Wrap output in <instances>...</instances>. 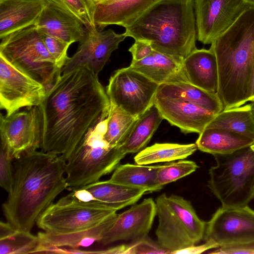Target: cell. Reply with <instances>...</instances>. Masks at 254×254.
Returning a JSON list of instances; mask_svg holds the SVG:
<instances>
[{
  "label": "cell",
  "mask_w": 254,
  "mask_h": 254,
  "mask_svg": "<svg viewBox=\"0 0 254 254\" xmlns=\"http://www.w3.org/2000/svg\"><path fill=\"white\" fill-rule=\"evenodd\" d=\"M39 106L41 150L66 161L88 131L107 117L110 101L98 75L82 66L61 74Z\"/></svg>",
  "instance_id": "cell-1"
},
{
  "label": "cell",
  "mask_w": 254,
  "mask_h": 254,
  "mask_svg": "<svg viewBox=\"0 0 254 254\" xmlns=\"http://www.w3.org/2000/svg\"><path fill=\"white\" fill-rule=\"evenodd\" d=\"M65 164L61 156L37 149L15 159L12 188L2 209L15 230L31 232L43 212L68 188Z\"/></svg>",
  "instance_id": "cell-2"
},
{
  "label": "cell",
  "mask_w": 254,
  "mask_h": 254,
  "mask_svg": "<svg viewBox=\"0 0 254 254\" xmlns=\"http://www.w3.org/2000/svg\"><path fill=\"white\" fill-rule=\"evenodd\" d=\"M218 71L217 93L224 109L250 101L254 77V6L211 44Z\"/></svg>",
  "instance_id": "cell-3"
},
{
  "label": "cell",
  "mask_w": 254,
  "mask_h": 254,
  "mask_svg": "<svg viewBox=\"0 0 254 254\" xmlns=\"http://www.w3.org/2000/svg\"><path fill=\"white\" fill-rule=\"evenodd\" d=\"M194 0H159L130 26L125 34L150 42L155 51L185 60L196 50Z\"/></svg>",
  "instance_id": "cell-4"
},
{
  "label": "cell",
  "mask_w": 254,
  "mask_h": 254,
  "mask_svg": "<svg viewBox=\"0 0 254 254\" xmlns=\"http://www.w3.org/2000/svg\"><path fill=\"white\" fill-rule=\"evenodd\" d=\"M107 117L92 128L66 161L68 188L77 189L99 181L114 171L127 154L105 139Z\"/></svg>",
  "instance_id": "cell-5"
},
{
  "label": "cell",
  "mask_w": 254,
  "mask_h": 254,
  "mask_svg": "<svg viewBox=\"0 0 254 254\" xmlns=\"http://www.w3.org/2000/svg\"><path fill=\"white\" fill-rule=\"evenodd\" d=\"M208 186L224 207H244L254 198V144L229 154L213 155Z\"/></svg>",
  "instance_id": "cell-6"
},
{
  "label": "cell",
  "mask_w": 254,
  "mask_h": 254,
  "mask_svg": "<svg viewBox=\"0 0 254 254\" xmlns=\"http://www.w3.org/2000/svg\"><path fill=\"white\" fill-rule=\"evenodd\" d=\"M0 55L14 67L43 84L47 92L61 75L36 24L0 39Z\"/></svg>",
  "instance_id": "cell-7"
},
{
  "label": "cell",
  "mask_w": 254,
  "mask_h": 254,
  "mask_svg": "<svg viewBox=\"0 0 254 254\" xmlns=\"http://www.w3.org/2000/svg\"><path fill=\"white\" fill-rule=\"evenodd\" d=\"M155 201L159 222L155 234L162 248L172 254L195 245L203 239L206 223L199 218L190 201L165 193Z\"/></svg>",
  "instance_id": "cell-8"
},
{
  "label": "cell",
  "mask_w": 254,
  "mask_h": 254,
  "mask_svg": "<svg viewBox=\"0 0 254 254\" xmlns=\"http://www.w3.org/2000/svg\"><path fill=\"white\" fill-rule=\"evenodd\" d=\"M116 212L99 202L81 201L69 193L52 203L36 224L49 234H68L97 226L116 215Z\"/></svg>",
  "instance_id": "cell-9"
},
{
  "label": "cell",
  "mask_w": 254,
  "mask_h": 254,
  "mask_svg": "<svg viewBox=\"0 0 254 254\" xmlns=\"http://www.w3.org/2000/svg\"><path fill=\"white\" fill-rule=\"evenodd\" d=\"M159 86L128 66L114 72L106 90L110 103L138 118L154 105Z\"/></svg>",
  "instance_id": "cell-10"
},
{
  "label": "cell",
  "mask_w": 254,
  "mask_h": 254,
  "mask_svg": "<svg viewBox=\"0 0 254 254\" xmlns=\"http://www.w3.org/2000/svg\"><path fill=\"white\" fill-rule=\"evenodd\" d=\"M1 145L12 159L41 147L42 117L39 106L25 108L9 116L0 115Z\"/></svg>",
  "instance_id": "cell-11"
},
{
  "label": "cell",
  "mask_w": 254,
  "mask_h": 254,
  "mask_svg": "<svg viewBox=\"0 0 254 254\" xmlns=\"http://www.w3.org/2000/svg\"><path fill=\"white\" fill-rule=\"evenodd\" d=\"M47 93L44 85L0 55V107L9 116L23 108L39 106Z\"/></svg>",
  "instance_id": "cell-12"
},
{
  "label": "cell",
  "mask_w": 254,
  "mask_h": 254,
  "mask_svg": "<svg viewBox=\"0 0 254 254\" xmlns=\"http://www.w3.org/2000/svg\"><path fill=\"white\" fill-rule=\"evenodd\" d=\"M203 239L217 248L254 240V210L221 206L206 223Z\"/></svg>",
  "instance_id": "cell-13"
},
{
  "label": "cell",
  "mask_w": 254,
  "mask_h": 254,
  "mask_svg": "<svg viewBox=\"0 0 254 254\" xmlns=\"http://www.w3.org/2000/svg\"><path fill=\"white\" fill-rule=\"evenodd\" d=\"M197 39L211 44L247 9L252 6L244 0H194Z\"/></svg>",
  "instance_id": "cell-14"
},
{
  "label": "cell",
  "mask_w": 254,
  "mask_h": 254,
  "mask_svg": "<svg viewBox=\"0 0 254 254\" xmlns=\"http://www.w3.org/2000/svg\"><path fill=\"white\" fill-rule=\"evenodd\" d=\"M127 37L125 33L117 34L111 29L100 30L96 27H85L83 38L79 42L76 52L69 58L62 68L63 74L77 67L86 66L98 75L109 61L111 54Z\"/></svg>",
  "instance_id": "cell-15"
},
{
  "label": "cell",
  "mask_w": 254,
  "mask_h": 254,
  "mask_svg": "<svg viewBox=\"0 0 254 254\" xmlns=\"http://www.w3.org/2000/svg\"><path fill=\"white\" fill-rule=\"evenodd\" d=\"M156 215L152 198L133 204L126 211L117 214L99 243L107 245L119 241H134L147 236Z\"/></svg>",
  "instance_id": "cell-16"
},
{
  "label": "cell",
  "mask_w": 254,
  "mask_h": 254,
  "mask_svg": "<svg viewBox=\"0 0 254 254\" xmlns=\"http://www.w3.org/2000/svg\"><path fill=\"white\" fill-rule=\"evenodd\" d=\"M154 105L163 119L184 133L200 134L216 114L182 100L156 96Z\"/></svg>",
  "instance_id": "cell-17"
},
{
  "label": "cell",
  "mask_w": 254,
  "mask_h": 254,
  "mask_svg": "<svg viewBox=\"0 0 254 254\" xmlns=\"http://www.w3.org/2000/svg\"><path fill=\"white\" fill-rule=\"evenodd\" d=\"M45 1L46 5L36 23L37 28L69 45L81 41L85 34L82 21L65 6Z\"/></svg>",
  "instance_id": "cell-18"
},
{
  "label": "cell",
  "mask_w": 254,
  "mask_h": 254,
  "mask_svg": "<svg viewBox=\"0 0 254 254\" xmlns=\"http://www.w3.org/2000/svg\"><path fill=\"white\" fill-rule=\"evenodd\" d=\"M158 0H108L97 4L94 15L95 26L100 30L111 25L126 28Z\"/></svg>",
  "instance_id": "cell-19"
},
{
  "label": "cell",
  "mask_w": 254,
  "mask_h": 254,
  "mask_svg": "<svg viewBox=\"0 0 254 254\" xmlns=\"http://www.w3.org/2000/svg\"><path fill=\"white\" fill-rule=\"evenodd\" d=\"M184 60L154 51L150 55L140 61H131L128 67L159 85L190 83L184 66Z\"/></svg>",
  "instance_id": "cell-20"
},
{
  "label": "cell",
  "mask_w": 254,
  "mask_h": 254,
  "mask_svg": "<svg viewBox=\"0 0 254 254\" xmlns=\"http://www.w3.org/2000/svg\"><path fill=\"white\" fill-rule=\"evenodd\" d=\"M46 4L45 0H0V39L36 24Z\"/></svg>",
  "instance_id": "cell-21"
},
{
  "label": "cell",
  "mask_w": 254,
  "mask_h": 254,
  "mask_svg": "<svg viewBox=\"0 0 254 254\" xmlns=\"http://www.w3.org/2000/svg\"><path fill=\"white\" fill-rule=\"evenodd\" d=\"M184 66L190 82L208 91L217 92L218 71L216 55L211 47L196 49L184 60Z\"/></svg>",
  "instance_id": "cell-22"
},
{
  "label": "cell",
  "mask_w": 254,
  "mask_h": 254,
  "mask_svg": "<svg viewBox=\"0 0 254 254\" xmlns=\"http://www.w3.org/2000/svg\"><path fill=\"white\" fill-rule=\"evenodd\" d=\"M197 149L211 154H229L254 144L245 135L221 128H205L195 143Z\"/></svg>",
  "instance_id": "cell-23"
},
{
  "label": "cell",
  "mask_w": 254,
  "mask_h": 254,
  "mask_svg": "<svg viewBox=\"0 0 254 254\" xmlns=\"http://www.w3.org/2000/svg\"><path fill=\"white\" fill-rule=\"evenodd\" d=\"M91 192L94 200L117 211L138 201L148 193L144 189L136 188L110 181H98L83 187Z\"/></svg>",
  "instance_id": "cell-24"
},
{
  "label": "cell",
  "mask_w": 254,
  "mask_h": 254,
  "mask_svg": "<svg viewBox=\"0 0 254 254\" xmlns=\"http://www.w3.org/2000/svg\"><path fill=\"white\" fill-rule=\"evenodd\" d=\"M156 96L182 100L217 114L224 109L217 92L207 91L190 83L180 82L160 85Z\"/></svg>",
  "instance_id": "cell-25"
},
{
  "label": "cell",
  "mask_w": 254,
  "mask_h": 254,
  "mask_svg": "<svg viewBox=\"0 0 254 254\" xmlns=\"http://www.w3.org/2000/svg\"><path fill=\"white\" fill-rule=\"evenodd\" d=\"M116 215L97 226L74 233L53 235L45 232H39L37 235L42 242L39 254H43L46 250L50 248L80 249V247L89 246L95 242L99 243Z\"/></svg>",
  "instance_id": "cell-26"
},
{
  "label": "cell",
  "mask_w": 254,
  "mask_h": 254,
  "mask_svg": "<svg viewBox=\"0 0 254 254\" xmlns=\"http://www.w3.org/2000/svg\"><path fill=\"white\" fill-rule=\"evenodd\" d=\"M159 167V165H120L109 180L128 187L144 189L148 192L159 191L163 188L158 184L157 180Z\"/></svg>",
  "instance_id": "cell-27"
},
{
  "label": "cell",
  "mask_w": 254,
  "mask_h": 254,
  "mask_svg": "<svg viewBox=\"0 0 254 254\" xmlns=\"http://www.w3.org/2000/svg\"><path fill=\"white\" fill-rule=\"evenodd\" d=\"M163 120L154 105L138 118L127 139L121 146L124 151L127 154L138 152L144 149Z\"/></svg>",
  "instance_id": "cell-28"
},
{
  "label": "cell",
  "mask_w": 254,
  "mask_h": 254,
  "mask_svg": "<svg viewBox=\"0 0 254 254\" xmlns=\"http://www.w3.org/2000/svg\"><path fill=\"white\" fill-rule=\"evenodd\" d=\"M197 149L195 143H156L138 152L134 160L136 164L141 165L170 162L186 159Z\"/></svg>",
  "instance_id": "cell-29"
},
{
  "label": "cell",
  "mask_w": 254,
  "mask_h": 254,
  "mask_svg": "<svg viewBox=\"0 0 254 254\" xmlns=\"http://www.w3.org/2000/svg\"><path fill=\"white\" fill-rule=\"evenodd\" d=\"M206 128H221L254 139V112L250 104L224 109L216 114Z\"/></svg>",
  "instance_id": "cell-30"
},
{
  "label": "cell",
  "mask_w": 254,
  "mask_h": 254,
  "mask_svg": "<svg viewBox=\"0 0 254 254\" xmlns=\"http://www.w3.org/2000/svg\"><path fill=\"white\" fill-rule=\"evenodd\" d=\"M106 119L105 140L112 146L121 147L127 139L138 118L127 114L110 103Z\"/></svg>",
  "instance_id": "cell-31"
},
{
  "label": "cell",
  "mask_w": 254,
  "mask_h": 254,
  "mask_svg": "<svg viewBox=\"0 0 254 254\" xmlns=\"http://www.w3.org/2000/svg\"><path fill=\"white\" fill-rule=\"evenodd\" d=\"M41 240L31 232L15 230L10 236L0 239V254H39Z\"/></svg>",
  "instance_id": "cell-32"
},
{
  "label": "cell",
  "mask_w": 254,
  "mask_h": 254,
  "mask_svg": "<svg viewBox=\"0 0 254 254\" xmlns=\"http://www.w3.org/2000/svg\"><path fill=\"white\" fill-rule=\"evenodd\" d=\"M198 167L195 162L184 159L159 165L157 173V182L163 187L190 174Z\"/></svg>",
  "instance_id": "cell-33"
},
{
  "label": "cell",
  "mask_w": 254,
  "mask_h": 254,
  "mask_svg": "<svg viewBox=\"0 0 254 254\" xmlns=\"http://www.w3.org/2000/svg\"><path fill=\"white\" fill-rule=\"evenodd\" d=\"M102 254H171V252L162 248L157 242H154L147 236L128 244L103 250Z\"/></svg>",
  "instance_id": "cell-34"
},
{
  "label": "cell",
  "mask_w": 254,
  "mask_h": 254,
  "mask_svg": "<svg viewBox=\"0 0 254 254\" xmlns=\"http://www.w3.org/2000/svg\"><path fill=\"white\" fill-rule=\"evenodd\" d=\"M62 5L75 14L85 27H96L94 21L95 4L93 0H47Z\"/></svg>",
  "instance_id": "cell-35"
},
{
  "label": "cell",
  "mask_w": 254,
  "mask_h": 254,
  "mask_svg": "<svg viewBox=\"0 0 254 254\" xmlns=\"http://www.w3.org/2000/svg\"><path fill=\"white\" fill-rule=\"evenodd\" d=\"M42 41L50 55L61 69L68 59L67 51L70 45L49 33L38 29Z\"/></svg>",
  "instance_id": "cell-36"
},
{
  "label": "cell",
  "mask_w": 254,
  "mask_h": 254,
  "mask_svg": "<svg viewBox=\"0 0 254 254\" xmlns=\"http://www.w3.org/2000/svg\"><path fill=\"white\" fill-rule=\"evenodd\" d=\"M12 158L7 149L1 145L0 154V185L8 193L12 190L14 170Z\"/></svg>",
  "instance_id": "cell-37"
},
{
  "label": "cell",
  "mask_w": 254,
  "mask_h": 254,
  "mask_svg": "<svg viewBox=\"0 0 254 254\" xmlns=\"http://www.w3.org/2000/svg\"><path fill=\"white\" fill-rule=\"evenodd\" d=\"M211 254H254V240L246 243L220 247L209 253Z\"/></svg>",
  "instance_id": "cell-38"
},
{
  "label": "cell",
  "mask_w": 254,
  "mask_h": 254,
  "mask_svg": "<svg viewBox=\"0 0 254 254\" xmlns=\"http://www.w3.org/2000/svg\"><path fill=\"white\" fill-rule=\"evenodd\" d=\"M150 42L136 40L128 49L132 55V61H139L150 55L154 51Z\"/></svg>",
  "instance_id": "cell-39"
},
{
  "label": "cell",
  "mask_w": 254,
  "mask_h": 254,
  "mask_svg": "<svg viewBox=\"0 0 254 254\" xmlns=\"http://www.w3.org/2000/svg\"><path fill=\"white\" fill-rule=\"evenodd\" d=\"M217 248V246L210 241H205V243L199 246L193 245L179 251L173 252V254H197L202 253L204 252Z\"/></svg>",
  "instance_id": "cell-40"
},
{
  "label": "cell",
  "mask_w": 254,
  "mask_h": 254,
  "mask_svg": "<svg viewBox=\"0 0 254 254\" xmlns=\"http://www.w3.org/2000/svg\"><path fill=\"white\" fill-rule=\"evenodd\" d=\"M70 194L77 199L84 202L94 201V198L90 191L84 188L72 190Z\"/></svg>",
  "instance_id": "cell-41"
},
{
  "label": "cell",
  "mask_w": 254,
  "mask_h": 254,
  "mask_svg": "<svg viewBox=\"0 0 254 254\" xmlns=\"http://www.w3.org/2000/svg\"><path fill=\"white\" fill-rule=\"evenodd\" d=\"M16 230L8 222L0 223V239L11 235Z\"/></svg>",
  "instance_id": "cell-42"
},
{
  "label": "cell",
  "mask_w": 254,
  "mask_h": 254,
  "mask_svg": "<svg viewBox=\"0 0 254 254\" xmlns=\"http://www.w3.org/2000/svg\"><path fill=\"white\" fill-rule=\"evenodd\" d=\"M250 101H251V102L254 101V77L253 84H252L251 96Z\"/></svg>",
  "instance_id": "cell-43"
},
{
  "label": "cell",
  "mask_w": 254,
  "mask_h": 254,
  "mask_svg": "<svg viewBox=\"0 0 254 254\" xmlns=\"http://www.w3.org/2000/svg\"><path fill=\"white\" fill-rule=\"evenodd\" d=\"M107 0H93V1L94 2V4H95V5L97 4H98V3L104 2V1H107Z\"/></svg>",
  "instance_id": "cell-44"
},
{
  "label": "cell",
  "mask_w": 254,
  "mask_h": 254,
  "mask_svg": "<svg viewBox=\"0 0 254 254\" xmlns=\"http://www.w3.org/2000/svg\"><path fill=\"white\" fill-rule=\"evenodd\" d=\"M249 4L254 6V0H244Z\"/></svg>",
  "instance_id": "cell-45"
},
{
  "label": "cell",
  "mask_w": 254,
  "mask_h": 254,
  "mask_svg": "<svg viewBox=\"0 0 254 254\" xmlns=\"http://www.w3.org/2000/svg\"><path fill=\"white\" fill-rule=\"evenodd\" d=\"M250 105H251V106L254 112V101L252 102V103L250 104Z\"/></svg>",
  "instance_id": "cell-46"
}]
</instances>
